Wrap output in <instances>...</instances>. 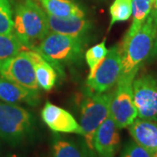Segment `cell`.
<instances>
[{
    "label": "cell",
    "instance_id": "6da1fadb",
    "mask_svg": "<svg viewBox=\"0 0 157 157\" xmlns=\"http://www.w3.org/2000/svg\"><path fill=\"white\" fill-rule=\"evenodd\" d=\"M157 37V18L150 12L139 31L119 45L121 53V76L135 75L150 56Z\"/></svg>",
    "mask_w": 157,
    "mask_h": 157
},
{
    "label": "cell",
    "instance_id": "7a4b0ae2",
    "mask_svg": "<svg viewBox=\"0 0 157 157\" xmlns=\"http://www.w3.org/2000/svg\"><path fill=\"white\" fill-rule=\"evenodd\" d=\"M13 32L28 49H35L50 33L46 13L35 0H22L16 6Z\"/></svg>",
    "mask_w": 157,
    "mask_h": 157
},
{
    "label": "cell",
    "instance_id": "3957f363",
    "mask_svg": "<svg viewBox=\"0 0 157 157\" xmlns=\"http://www.w3.org/2000/svg\"><path fill=\"white\" fill-rule=\"evenodd\" d=\"M36 120L17 104L0 101V138L12 147L24 146L35 137Z\"/></svg>",
    "mask_w": 157,
    "mask_h": 157
},
{
    "label": "cell",
    "instance_id": "277c9868",
    "mask_svg": "<svg viewBox=\"0 0 157 157\" xmlns=\"http://www.w3.org/2000/svg\"><path fill=\"white\" fill-rule=\"evenodd\" d=\"M85 39L49 33L34 50L39 52L46 60L62 74L64 66L73 65L82 58Z\"/></svg>",
    "mask_w": 157,
    "mask_h": 157
},
{
    "label": "cell",
    "instance_id": "5b68a950",
    "mask_svg": "<svg viewBox=\"0 0 157 157\" xmlns=\"http://www.w3.org/2000/svg\"><path fill=\"white\" fill-rule=\"evenodd\" d=\"M113 93H93L89 91L80 106V127L83 131L86 151L88 157H96L94 136L101 124L109 116Z\"/></svg>",
    "mask_w": 157,
    "mask_h": 157
},
{
    "label": "cell",
    "instance_id": "8992f818",
    "mask_svg": "<svg viewBox=\"0 0 157 157\" xmlns=\"http://www.w3.org/2000/svg\"><path fill=\"white\" fill-rule=\"evenodd\" d=\"M135 75L120 76L115 91L113 93L109 116L119 129L130 126L138 117L133 97V81Z\"/></svg>",
    "mask_w": 157,
    "mask_h": 157
},
{
    "label": "cell",
    "instance_id": "52a82bcc",
    "mask_svg": "<svg viewBox=\"0 0 157 157\" xmlns=\"http://www.w3.org/2000/svg\"><path fill=\"white\" fill-rule=\"evenodd\" d=\"M121 73V53L119 45H113L97 67L87 77L86 86L93 93H106L113 87Z\"/></svg>",
    "mask_w": 157,
    "mask_h": 157
},
{
    "label": "cell",
    "instance_id": "ba28073f",
    "mask_svg": "<svg viewBox=\"0 0 157 157\" xmlns=\"http://www.w3.org/2000/svg\"><path fill=\"white\" fill-rule=\"evenodd\" d=\"M0 75L29 90L40 91L33 63L25 48L15 56L0 62Z\"/></svg>",
    "mask_w": 157,
    "mask_h": 157
},
{
    "label": "cell",
    "instance_id": "9c48e42d",
    "mask_svg": "<svg viewBox=\"0 0 157 157\" xmlns=\"http://www.w3.org/2000/svg\"><path fill=\"white\" fill-rule=\"evenodd\" d=\"M133 97L138 117L157 121V78L140 74L133 81Z\"/></svg>",
    "mask_w": 157,
    "mask_h": 157
},
{
    "label": "cell",
    "instance_id": "30bf717a",
    "mask_svg": "<svg viewBox=\"0 0 157 157\" xmlns=\"http://www.w3.org/2000/svg\"><path fill=\"white\" fill-rule=\"evenodd\" d=\"M41 118L45 124L54 133L83 135L80 124L70 113L47 101L41 111Z\"/></svg>",
    "mask_w": 157,
    "mask_h": 157
},
{
    "label": "cell",
    "instance_id": "8fae6325",
    "mask_svg": "<svg viewBox=\"0 0 157 157\" xmlns=\"http://www.w3.org/2000/svg\"><path fill=\"white\" fill-rule=\"evenodd\" d=\"M121 147L120 129L110 116L101 124L94 136V147L98 157H114Z\"/></svg>",
    "mask_w": 157,
    "mask_h": 157
},
{
    "label": "cell",
    "instance_id": "7c38bea8",
    "mask_svg": "<svg viewBox=\"0 0 157 157\" xmlns=\"http://www.w3.org/2000/svg\"><path fill=\"white\" fill-rule=\"evenodd\" d=\"M49 31L54 33L86 39L92 24L85 17H59L46 14Z\"/></svg>",
    "mask_w": 157,
    "mask_h": 157
},
{
    "label": "cell",
    "instance_id": "4fadbf2b",
    "mask_svg": "<svg viewBox=\"0 0 157 157\" xmlns=\"http://www.w3.org/2000/svg\"><path fill=\"white\" fill-rule=\"evenodd\" d=\"M39 93L23 87L0 75V101L11 104L39 105Z\"/></svg>",
    "mask_w": 157,
    "mask_h": 157
},
{
    "label": "cell",
    "instance_id": "5bb4252c",
    "mask_svg": "<svg viewBox=\"0 0 157 157\" xmlns=\"http://www.w3.org/2000/svg\"><path fill=\"white\" fill-rule=\"evenodd\" d=\"M128 128L135 142L151 154L157 152V121L139 118Z\"/></svg>",
    "mask_w": 157,
    "mask_h": 157
},
{
    "label": "cell",
    "instance_id": "9a60e30c",
    "mask_svg": "<svg viewBox=\"0 0 157 157\" xmlns=\"http://www.w3.org/2000/svg\"><path fill=\"white\" fill-rule=\"evenodd\" d=\"M25 51L33 63L39 86L45 91H50L55 86L58 78L59 73L56 68L36 50L25 48Z\"/></svg>",
    "mask_w": 157,
    "mask_h": 157
},
{
    "label": "cell",
    "instance_id": "2e32d148",
    "mask_svg": "<svg viewBox=\"0 0 157 157\" xmlns=\"http://www.w3.org/2000/svg\"><path fill=\"white\" fill-rule=\"evenodd\" d=\"M48 15L59 17H85L84 10L73 0H35Z\"/></svg>",
    "mask_w": 157,
    "mask_h": 157
},
{
    "label": "cell",
    "instance_id": "e0dca14e",
    "mask_svg": "<svg viewBox=\"0 0 157 157\" xmlns=\"http://www.w3.org/2000/svg\"><path fill=\"white\" fill-rule=\"evenodd\" d=\"M153 0H132L133 22L124 36L123 40L128 39L139 31L150 14L153 9Z\"/></svg>",
    "mask_w": 157,
    "mask_h": 157
},
{
    "label": "cell",
    "instance_id": "ac0fdd59",
    "mask_svg": "<svg viewBox=\"0 0 157 157\" xmlns=\"http://www.w3.org/2000/svg\"><path fill=\"white\" fill-rule=\"evenodd\" d=\"M52 157H86V152L72 140L55 134L52 139Z\"/></svg>",
    "mask_w": 157,
    "mask_h": 157
},
{
    "label": "cell",
    "instance_id": "d6986e66",
    "mask_svg": "<svg viewBox=\"0 0 157 157\" xmlns=\"http://www.w3.org/2000/svg\"><path fill=\"white\" fill-rule=\"evenodd\" d=\"M24 48L14 33L0 34V62L15 56Z\"/></svg>",
    "mask_w": 157,
    "mask_h": 157
},
{
    "label": "cell",
    "instance_id": "ffe728a7",
    "mask_svg": "<svg viewBox=\"0 0 157 157\" xmlns=\"http://www.w3.org/2000/svg\"><path fill=\"white\" fill-rule=\"evenodd\" d=\"M110 27L118 22L128 20L132 16V0H114L110 6Z\"/></svg>",
    "mask_w": 157,
    "mask_h": 157
},
{
    "label": "cell",
    "instance_id": "44dd1931",
    "mask_svg": "<svg viewBox=\"0 0 157 157\" xmlns=\"http://www.w3.org/2000/svg\"><path fill=\"white\" fill-rule=\"evenodd\" d=\"M107 52L108 49L106 47V39H104L96 45H94L86 52L85 59L90 68L89 75H92L95 72V70L100 66L101 61L104 59Z\"/></svg>",
    "mask_w": 157,
    "mask_h": 157
},
{
    "label": "cell",
    "instance_id": "7402d4cb",
    "mask_svg": "<svg viewBox=\"0 0 157 157\" xmlns=\"http://www.w3.org/2000/svg\"><path fill=\"white\" fill-rule=\"evenodd\" d=\"M13 33V13L10 0H0V34Z\"/></svg>",
    "mask_w": 157,
    "mask_h": 157
},
{
    "label": "cell",
    "instance_id": "603a6c76",
    "mask_svg": "<svg viewBox=\"0 0 157 157\" xmlns=\"http://www.w3.org/2000/svg\"><path fill=\"white\" fill-rule=\"evenodd\" d=\"M120 157H153V154L134 141L126 145Z\"/></svg>",
    "mask_w": 157,
    "mask_h": 157
},
{
    "label": "cell",
    "instance_id": "cb8c5ba5",
    "mask_svg": "<svg viewBox=\"0 0 157 157\" xmlns=\"http://www.w3.org/2000/svg\"><path fill=\"white\" fill-rule=\"evenodd\" d=\"M153 54L155 57H157V37L155 39V45H154V48H153Z\"/></svg>",
    "mask_w": 157,
    "mask_h": 157
},
{
    "label": "cell",
    "instance_id": "d4e9b609",
    "mask_svg": "<svg viewBox=\"0 0 157 157\" xmlns=\"http://www.w3.org/2000/svg\"><path fill=\"white\" fill-rule=\"evenodd\" d=\"M153 7H154V10H157V0H154Z\"/></svg>",
    "mask_w": 157,
    "mask_h": 157
},
{
    "label": "cell",
    "instance_id": "484cf974",
    "mask_svg": "<svg viewBox=\"0 0 157 157\" xmlns=\"http://www.w3.org/2000/svg\"><path fill=\"white\" fill-rule=\"evenodd\" d=\"M152 13L155 16V17L157 18V10H154V9H152Z\"/></svg>",
    "mask_w": 157,
    "mask_h": 157
},
{
    "label": "cell",
    "instance_id": "4316f807",
    "mask_svg": "<svg viewBox=\"0 0 157 157\" xmlns=\"http://www.w3.org/2000/svg\"><path fill=\"white\" fill-rule=\"evenodd\" d=\"M6 157H21L19 156V155H7Z\"/></svg>",
    "mask_w": 157,
    "mask_h": 157
},
{
    "label": "cell",
    "instance_id": "83f0119b",
    "mask_svg": "<svg viewBox=\"0 0 157 157\" xmlns=\"http://www.w3.org/2000/svg\"><path fill=\"white\" fill-rule=\"evenodd\" d=\"M153 157H157V152H155V154H153Z\"/></svg>",
    "mask_w": 157,
    "mask_h": 157
},
{
    "label": "cell",
    "instance_id": "f1b7e54d",
    "mask_svg": "<svg viewBox=\"0 0 157 157\" xmlns=\"http://www.w3.org/2000/svg\"><path fill=\"white\" fill-rule=\"evenodd\" d=\"M153 1H154V0H153Z\"/></svg>",
    "mask_w": 157,
    "mask_h": 157
}]
</instances>
